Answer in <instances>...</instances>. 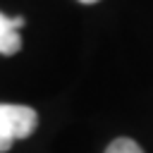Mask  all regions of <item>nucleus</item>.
Here are the masks:
<instances>
[{
	"instance_id": "1",
	"label": "nucleus",
	"mask_w": 153,
	"mask_h": 153,
	"mask_svg": "<svg viewBox=\"0 0 153 153\" xmlns=\"http://www.w3.org/2000/svg\"><path fill=\"white\" fill-rule=\"evenodd\" d=\"M38 124V115L29 105L0 103V153L10 151L14 141L33 134Z\"/></svg>"
},
{
	"instance_id": "2",
	"label": "nucleus",
	"mask_w": 153,
	"mask_h": 153,
	"mask_svg": "<svg viewBox=\"0 0 153 153\" xmlns=\"http://www.w3.org/2000/svg\"><path fill=\"white\" fill-rule=\"evenodd\" d=\"M22 26L24 17H5L0 12V55H14L22 50Z\"/></svg>"
},
{
	"instance_id": "3",
	"label": "nucleus",
	"mask_w": 153,
	"mask_h": 153,
	"mask_svg": "<svg viewBox=\"0 0 153 153\" xmlns=\"http://www.w3.org/2000/svg\"><path fill=\"white\" fill-rule=\"evenodd\" d=\"M105 153H143V151L134 139L120 136V139H112V143L105 148Z\"/></svg>"
},
{
	"instance_id": "4",
	"label": "nucleus",
	"mask_w": 153,
	"mask_h": 153,
	"mask_svg": "<svg viewBox=\"0 0 153 153\" xmlns=\"http://www.w3.org/2000/svg\"><path fill=\"white\" fill-rule=\"evenodd\" d=\"M79 2H84V5H93V2H98V0H79Z\"/></svg>"
}]
</instances>
